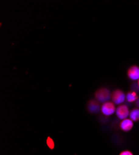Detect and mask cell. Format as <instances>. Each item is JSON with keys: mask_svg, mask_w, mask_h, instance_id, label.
<instances>
[{"mask_svg": "<svg viewBox=\"0 0 139 155\" xmlns=\"http://www.w3.org/2000/svg\"><path fill=\"white\" fill-rule=\"evenodd\" d=\"M116 108L115 104L112 102L107 101L106 102L103 103V104L101 106L100 111L102 114L106 116V117H109V116H111L116 112Z\"/></svg>", "mask_w": 139, "mask_h": 155, "instance_id": "3957f363", "label": "cell"}, {"mask_svg": "<svg viewBox=\"0 0 139 155\" xmlns=\"http://www.w3.org/2000/svg\"><path fill=\"white\" fill-rule=\"evenodd\" d=\"M130 88L132 89V91H134L135 93H139V86L138 83L134 82L132 83L130 86Z\"/></svg>", "mask_w": 139, "mask_h": 155, "instance_id": "8fae6325", "label": "cell"}, {"mask_svg": "<svg viewBox=\"0 0 139 155\" xmlns=\"http://www.w3.org/2000/svg\"><path fill=\"white\" fill-rule=\"evenodd\" d=\"M111 99L112 102L115 104V105H121L122 103L126 99V95L122 91L121 89H116L111 94Z\"/></svg>", "mask_w": 139, "mask_h": 155, "instance_id": "7a4b0ae2", "label": "cell"}, {"mask_svg": "<svg viewBox=\"0 0 139 155\" xmlns=\"http://www.w3.org/2000/svg\"><path fill=\"white\" fill-rule=\"evenodd\" d=\"M130 119L134 122L139 121V108H135L132 109L129 114Z\"/></svg>", "mask_w": 139, "mask_h": 155, "instance_id": "9c48e42d", "label": "cell"}, {"mask_svg": "<svg viewBox=\"0 0 139 155\" xmlns=\"http://www.w3.org/2000/svg\"><path fill=\"white\" fill-rule=\"evenodd\" d=\"M116 114L117 118L120 120H122L123 119H127V117L129 115V114H130L129 107L125 104L119 105L116 108Z\"/></svg>", "mask_w": 139, "mask_h": 155, "instance_id": "277c9868", "label": "cell"}, {"mask_svg": "<svg viewBox=\"0 0 139 155\" xmlns=\"http://www.w3.org/2000/svg\"><path fill=\"white\" fill-rule=\"evenodd\" d=\"M134 127L133 121L130 119H125L122 120L120 124L119 127L121 130L125 132H130Z\"/></svg>", "mask_w": 139, "mask_h": 155, "instance_id": "52a82bcc", "label": "cell"}, {"mask_svg": "<svg viewBox=\"0 0 139 155\" xmlns=\"http://www.w3.org/2000/svg\"><path fill=\"white\" fill-rule=\"evenodd\" d=\"M138 83V86H139V80H138V83Z\"/></svg>", "mask_w": 139, "mask_h": 155, "instance_id": "5bb4252c", "label": "cell"}, {"mask_svg": "<svg viewBox=\"0 0 139 155\" xmlns=\"http://www.w3.org/2000/svg\"><path fill=\"white\" fill-rule=\"evenodd\" d=\"M46 143L47 147L50 149V150H53L54 148V142L53 140L50 138V137H48L46 140Z\"/></svg>", "mask_w": 139, "mask_h": 155, "instance_id": "30bf717a", "label": "cell"}, {"mask_svg": "<svg viewBox=\"0 0 139 155\" xmlns=\"http://www.w3.org/2000/svg\"><path fill=\"white\" fill-rule=\"evenodd\" d=\"M119 155H134L133 153L129 151V150H125V151H122Z\"/></svg>", "mask_w": 139, "mask_h": 155, "instance_id": "7c38bea8", "label": "cell"}, {"mask_svg": "<svg viewBox=\"0 0 139 155\" xmlns=\"http://www.w3.org/2000/svg\"><path fill=\"white\" fill-rule=\"evenodd\" d=\"M127 76L130 80L134 82L138 80H139V67L137 65H132L127 70Z\"/></svg>", "mask_w": 139, "mask_h": 155, "instance_id": "5b68a950", "label": "cell"}, {"mask_svg": "<svg viewBox=\"0 0 139 155\" xmlns=\"http://www.w3.org/2000/svg\"><path fill=\"white\" fill-rule=\"evenodd\" d=\"M135 105H136V106H137L138 108H139V98L136 101V102H135Z\"/></svg>", "mask_w": 139, "mask_h": 155, "instance_id": "4fadbf2b", "label": "cell"}, {"mask_svg": "<svg viewBox=\"0 0 139 155\" xmlns=\"http://www.w3.org/2000/svg\"><path fill=\"white\" fill-rule=\"evenodd\" d=\"M100 102L97 100L91 99L88 101L87 104V109L88 112L91 114H97L100 110Z\"/></svg>", "mask_w": 139, "mask_h": 155, "instance_id": "8992f818", "label": "cell"}, {"mask_svg": "<svg viewBox=\"0 0 139 155\" xmlns=\"http://www.w3.org/2000/svg\"><path fill=\"white\" fill-rule=\"evenodd\" d=\"M95 97L100 103H104L109 101L111 98L110 91L106 87H101L95 93Z\"/></svg>", "mask_w": 139, "mask_h": 155, "instance_id": "6da1fadb", "label": "cell"}, {"mask_svg": "<svg viewBox=\"0 0 139 155\" xmlns=\"http://www.w3.org/2000/svg\"><path fill=\"white\" fill-rule=\"evenodd\" d=\"M138 99V97L137 94V93L130 91H129L127 94H126V100L128 102H136V101Z\"/></svg>", "mask_w": 139, "mask_h": 155, "instance_id": "ba28073f", "label": "cell"}]
</instances>
